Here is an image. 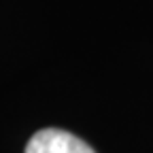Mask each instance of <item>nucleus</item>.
I'll use <instances>...</instances> for the list:
<instances>
[{
  "instance_id": "1",
  "label": "nucleus",
  "mask_w": 153,
  "mask_h": 153,
  "mask_svg": "<svg viewBox=\"0 0 153 153\" xmlns=\"http://www.w3.org/2000/svg\"><path fill=\"white\" fill-rule=\"evenodd\" d=\"M24 153H96V151L85 140L66 130L45 128L28 140Z\"/></svg>"
}]
</instances>
